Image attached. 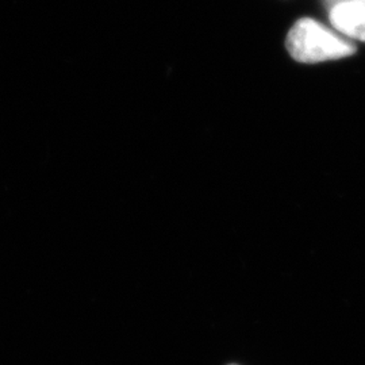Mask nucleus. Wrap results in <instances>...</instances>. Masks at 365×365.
I'll list each match as a JSON object with an SVG mask.
<instances>
[{"instance_id": "2", "label": "nucleus", "mask_w": 365, "mask_h": 365, "mask_svg": "<svg viewBox=\"0 0 365 365\" xmlns=\"http://www.w3.org/2000/svg\"><path fill=\"white\" fill-rule=\"evenodd\" d=\"M329 18L341 34L365 42V4L360 0H334Z\"/></svg>"}, {"instance_id": "3", "label": "nucleus", "mask_w": 365, "mask_h": 365, "mask_svg": "<svg viewBox=\"0 0 365 365\" xmlns=\"http://www.w3.org/2000/svg\"><path fill=\"white\" fill-rule=\"evenodd\" d=\"M360 1H363V3L365 4V0H360Z\"/></svg>"}, {"instance_id": "1", "label": "nucleus", "mask_w": 365, "mask_h": 365, "mask_svg": "<svg viewBox=\"0 0 365 365\" xmlns=\"http://www.w3.org/2000/svg\"><path fill=\"white\" fill-rule=\"evenodd\" d=\"M286 46L294 60L306 64L339 60L356 52L352 42L312 18H302L291 27Z\"/></svg>"}]
</instances>
